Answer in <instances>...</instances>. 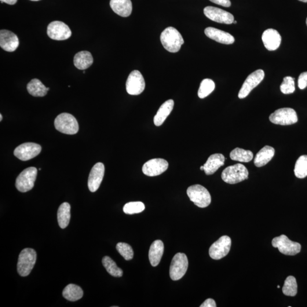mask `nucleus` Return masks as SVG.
Masks as SVG:
<instances>
[{"instance_id":"nucleus-1","label":"nucleus","mask_w":307,"mask_h":307,"mask_svg":"<svg viewBox=\"0 0 307 307\" xmlns=\"http://www.w3.org/2000/svg\"><path fill=\"white\" fill-rule=\"evenodd\" d=\"M160 41L164 49L173 53L178 52L184 43L180 32L173 27L167 28L162 32Z\"/></svg>"},{"instance_id":"nucleus-2","label":"nucleus","mask_w":307,"mask_h":307,"mask_svg":"<svg viewBox=\"0 0 307 307\" xmlns=\"http://www.w3.org/2000/svg\"><path fill=\"white\" fill-rule=\"evenodd\" d=\"M248 171L246 167L241 163L226 167L222 171L221 178L226 184H234L246 180Z\"/></svg>"},{"instance_id":"nucleus-3","label":"nucleus","mask_w":307,"mask_h":307,"mask_svg":"<svg viewBox=\"0 0 307 307\" xmlns=\"http://www.w3.org/2000/svg\"><path fill=\"white\" fill-rule=\"evenodd\" d=\"M36 260V253L32 248H25L18 258L17 271L21 276H27L33 269Z\"/></svg>"},{"instance_id":"nucleus-4","label":"nucleus","mask_w":307,"mask_h":307,"mask_svg":"<svg viewBox=\"0 0 307 307\" xmlns=\"http://www.w3.org/2000/svg\"><path fill=\"white\" fill-rule=\"evenodd\" d=\"M54 125L58 131L64 134L73 135L79 131V124L76 119L67 113L58 115L55 120Z\"/></svg>"},{"instance_id":"nucleus-5","label":"nucleus","mask_w":307,"mask_h":307,"mask_svg":"<svg viewBox=\"0 0 307 307\" xmlns=\"http://www.w3.org/2000/svg\"><path fill=\"white\" fill-rule=\"evenodd\" d=\"M187 195L191 202L199 208H206L211 203V196L209 191L199 184L190 186L187 191Z\"/></svg>"},{"instance_id":"nucleus-6","label":"nucleus","mask_w":307,"mask_h":307,"mask_svg":"<svg viewBox=\"0 0 307 307\" xmlns=\"http://www.w3.org/2000/svg\"><path fill=\"white\" fill-rule=\"evenodd\" d=\"M38 170L35 167H28L18 175L16 187L21 192H27L34 187Z\"/></svg>"},{"instance_id":"nucleus-7","label":"nucleus","mask_w":307,"mask_h":307,"mask_svg":"<svg viewBox=\"0 0 307 307\" xmlns=\"http://www.w3.org/2000/svg\"><path fill=\"white\" fill-rule=\"evenodd\" d=\"M270 122L276 125H290L298 122V116L294 109L284 108L277 109L269 117Z\"/></svg>"},{"instance_id":"nucleus-8","label":"nucleus","mask_w":307,"mask_h":307,"mask_svg":"<svg viewBox=\"0 0 307 307\" xmlns=\"http://www.w3.org/2000/svg\"><path fill=\"white\" fill-rule=\"evenodd\" d=\"M188 267L187 255L179 253L175 254L172 260L170 269V276L172 280H178L185 275Z\"/></svg>"},{"instance_id":"nucleus-9","label":"nucleus","mask_w":307,"mask_h":307,"mask_svg":"<svg viewBox=\"0 0 307 307\" xmlns=\"http://www.w3.org/2000/svg\"><path fill=\"white\" fill-rule=\"evenodd\" d=\"M272 246L278 248L281 254L287 255H295L301 250V245L292 241L286 236L281 235L272 240Z\"/></svg>"},{"instance_id":"nucleus-10","label":"nucleus","mask_w":307,"mask_h":307,"mask_svg":"<svg viewBox=\"0 0 307 307\" xmlns=\"http://www.w3.org/2000/svg\"><path fill=\"white\" fill-rule=\"evenodd\" d=\"M232 241L229 237H221L210 248L209 254L211 258L215 260H219L225 257L229 253Z\"/></svg>"},{"instance_id":"nucleus-11","label":"nucleus","mask_w":307,"mask_h":307,"mask_svg":"<svg viewBox=\"0 0 307 307\" xmlns=\"http://www.w3.org/2000/svg\"><path fill=\"white\" fill-rule=\"evenodd\" d=\"M47 34L51 39L63 41L71 37L72 32L68 25L61 21H53L47 27Z\"/></svg>"},{"instance_id":"nucleus-12","label":"nucleus","mask_w":307,"mask_h":307,"mask_svg":"<svg viewBox=\"0 0 307 307\" xmlns=\"http://www.w3.org/2000/svg\"><path fill=\"white\" fill-rule=\"evenodd\" d=\"M265 78V72L262 69L251 73L244 82L239 93V97L242 99L246 97L254 88L258 86Z\"/></svg>"},{"instance_id":"nucleus-13","label":"nucleus","mask_w":307,"mask_h":307,"mask_svg":"<svg viewBox=\"0 0 307 307\" xmlns=\"http://www.w3.org/2000/svg\"><path fill=\"white\" fill-rule=\"evenodd\" d=\"M126 89L127 92L130 95H138L144 92L145 82L140 71L134 70L130 73L127 79Z\"/></svg>"},{"instance_id":"nucleus-14","label":"nucleus","mask_w":307,"mask_h":307,"mask_svg":"<svg viewBox=\"0 0 307 307\" xmlns=\"http://www.w3.org/2000/svg\"><path fill=\"white\" fill-rule=\"evenodd\" d=\"M41 151L42 148L39 145L28 142L18 146L14 150V154L23 161H27L38 155Z\"/></svg>"},{"instance_id":"nucleus-15","label":"nucleus","mask_w":307,"mask_h":307,"mask_svg":"<svg viewBox=\"0 0 307 307\" xmlns=\"http://www.w3.org/2000/svg\"><path fill=\"white\" fill-rule=\"evenodd\" d=\"M205 16L212 21L224 24H232L235 18L231 13L214 6H207L204 9Z\"/></svg>"},{"instance_id":"nucleus-16","label":"nucleus","mask_w":307,"mask_h":307,"mask_svg":"<svg viewBox=\"0 0 307 307\" xmlns=\"http://www.w3.org/2000/svg\"><path fill=\"white\" fill-rule=\"evenodd\" d=\"M169 167V163L165 159L155 158L146 162L142 167L143 173L149 177H155L165 172Z\"/></svg>"},{"instance_id":"nucleus-17","label":"nucleus","mask_w":307,"mask_h":307,"mask_svg":"<svg viewBox=\"0 0 307 307\" xmlns=\"http://www.w3.org/2000/svg\"><path fill=\"white\" fill-rule=\"evenodd\" d=\"M104 173L105 167L101 162L97 163L92 167L88 181V185L91 192H96L99 188L104 178Z\"/></svg>"},{"instance_id":"nucleus-18","label":"nucleus","mask_w":307,"mask_h":307,"mask_svg":"<svg viewBox=\"0 0 307 307\" xmlns=\"http://www.w3.org/2000/svg\"><path fill=\"white\" fill-rule=\"evenodd\" d=\"M20 42L18 36L13 32L1 30L0 31V46L8 52H13L19 46Z\"/></svg>"},{"instance_id":"nucleus-19","label":"nucleus","mask_w":307,"mask_h":307,"mask_svg":"<svg viewBox=\"0 0 307 307\" xmlns=\"http://www.w3.org/2000/svg\"><path fill=\"white\" fill-rule=\"evenodd\" d=\"M262 39L266 49L269 51L278 49L281 41L279 32L273 29H267L263 32Z\"/></svg>"},{"instance_id":"nucleus-20","label":"nucleus","mask_w":307,"mask_h":307,"mask_svg":"<svg viewBox=\"0 0 307 307\" xmlns=\"http://www.w3.org/2000/svg\"><path fill=\"white\" fill-rule=\"evenodd\" d=\"M204 32L208 38L225 45H231L235 41L234 36L228 32L214 28H207L205 29Z\"/></svg>"},{"instance_id":"nucleus-21","label":"nucleus","mask_w":307,"mask_h":307,"mask_svg":"<svg viewBox=\"0 0 307 307\" xmlns=\"http://www.w3.org/2000/svg\"><path fill=\"white\" fill-rule=\"evenodd\" d=\"M225 160L224 156L221 154H215L211 155L204 164L205 173L207 175L214 174L219 168L224 166Z\"/></svg>"},{"instance_id":"nucleus-22","label":"nucleus","mask_w":307,"mask_h":307,"mask_svg":"<svg viewBox=\"0 0 307 307\" xmlns=\"http://www.w3.org/2000/svg\"><path fill=\"white\" fill-rule=\"evenodd\" d=\"M110 6L113 12L123 17H129L132 12L131 0H111Z\"/></svg>"},{"instance_id":"nucleus-23","label":"nucleus","mask_w":307,"mask_h":307,"mask_svg":"<svg viewBox=\"0 0 307 307\" xmlns=\"http://www.w3.org/2000/svg\"><path fill=\"white\" fill-rule=\"evenodd\" d=\"M164 251V244L162 241L156 240L152 243L150 247L149 258L151 265L158 266L162 257Z\"/></svg>"},{"instance_id":"nucleus-24","label":"nucleus","mask_w":307,"mask_h":307,"mask_svg":"<svg viewBox=\"0 0 307 307\" xmlns=\"http://www.w3.org/2000/svg\"><path fill=\"white\" fill-rule=\"evenodd\" d=\"M174 101L173 100H169L160 106L158 112L154 118V123L156 126L162 125L164 121L169 116L174 108Z\"/></svg>"},{"instance_id":"nucleus-25","label":"nucleus","mask_w":307,"mask_h":307,"mask_svg":"<svg viewBox=\"0 0 307 307\" xmlns=\"http://www.w3.org/2000/svg\"><path fill=\"white\" fill-rule=\"evenodd\" d=\"M275 154V149L269 146L263 148L256 155L254 164L256 167H261L268 164Z\"/></svg>"},{"instance_id":"nucleus-26","label":"nucleus","mask_w":307,"mask_h":307,"mask_svg":"<svg viewBox=\"0 0 307 307\" xmlns=\"http://www.w3.org/2000/svg\"><path fill=\"white\" fill-rule=\"evenodd\" d=\"M93 63L92 54L89 51H82L77 53L74 59L75 66L80 70H85Z\"/></svg>"},{"instance_id":"nucleus-27","label":"nucleus","mask_w":307,"mask_h":307,"mask_svg":"<svg viewBox=\"0 0 307 307\" xmlns=\"http://www.w3.org/2000/svg\"><path fill=\"white\" fill-rule=\"evenodd\" d=\"M28 92L34 97H43L46 95L50 90L37 79L31 80L27 85Z\"/></svg>"},{"instance_id":"nucleus-28","label":"nucleus","mask_w":307,"mask_h":307,"mask_svg":"<svg viewBox=\"0 0 307 307\" xmlns=\"http://www.w3.org/2000/svg\"><path fill=\"white\" fill-rule=\"evenodd\" d=\"M71 218V206L68 203H62L58 211V221L61 229L67 227Z\"/></svg>"},{"instance_id":"nucleus-29","label":"nucleus","mask_w":307,"mask_h":307,"mask_svg":"<svg viewBox=\"0 0 307 307\" xmlns=\"http://www.w3.org/2000/svg\"><path fill=\"white\" fill-rule=\"evenodd\" d=\"M63 296L67 301L76 302L83 297V291L77 285L70 284L64 288Z\"/></svg>"},{"instance_id":"nucleus-30","label":"nucleus","mask_w":307,"mask_h":307,"mask_svg":"<svg viewBox=\"0 0 307 307\" xmlns=\"http://www.w3.org/2000/svg\"><path fill=\"white\" fill-rule=\"evenodd\" d=\"M231 159L240 162L247 163L253 158V154L250 151L237 148L230 154Z\"/></svg>"},{"instance_id":"nucleus-31","label":"nucleus","mask_w":307,"mask_h":307,"mask_svg":"<svg viewBox=\"0 0 307 307\" xmlns=\"http://www.w3.org/2000/svg\"><path fill=\"white\" fill-rule=\"evenodd\" d=\"M102 263L106 270L112 276L114 277H122L123 276V270L119 268L117 266L116 262L108 256H105L102 258Z\"/></svg>"},{"instance_id":"nucleus-32","label":"nucleus","mask_w":307,"mask_h":307,"mask_svg":"<svg viewBox=\"0 0 307 307\" xmlns=\"http://www.w3.org/2000/svg\"><path fill=\"white\" fill-rule=\"evenodd\" d=\"M283 293L289 297H295L298 292L297 280L293 276H288L284 281L282 288Z\"/></svg>"},{"instance_id":"nucleus-33","label":"nucleus","mask_w":307,"mask_h":307,"mask_svg":"<svg viewBox=\"0 0 307 307\" xmlns=\"http://www.w3.org/2000/svg\"><path fill=\"white\" fill-rule=\"evenodd\" d=\"M294 173L298 178L303 179L307 177V155L299 157L295 164Z\"/></svg>"},{"instance_id":"nucleus-34","label":"nucleus","mask_w":307,"mask_h":307,"mask_svg":"<svg viewBox=\"0 0 307 307\" xmlns=\"http://www.w3.org/2000/svg\"><path fill=\"white\" fill-rule=\"evenodd\" d=\"M215 89V84L213 80L204 79L200 84L198 91V96L200 98L206 97L213 92Z\"/></svg>"},{"instance_id":"nucleus-35","label":"nucleus","mask_w":307,"mask_h":307,"mask_svg":"<svg viewBox=\"0 0 307 307\" xmlns=\"http://www.w3.org/2000/svg\"><path fill=\"white\" fill-rule=\"evenodd\" d=\"M145 209V204L141 202L126 203L123 208V213L127 215L140 214Z\"/></svg>"},{"instance_id":"nucleus-36","label":"nucleus","mask_w":307,"mask_h":307,"mask_svg":"<svg viewBox=\"0 0 307 307\" xmlns=\"http://www.w3.org/2000/svg\"><path fill=\"white\" fill-rule=\"evenodd\" d=\"M117 250L126 261L132 259L134 252L132 247L129 244L124 243H119L116 246Z\"/></svg>"},{"instance_id":"nucleus-37","label":"nucleus","mask_w":307,"mask_h":307,"mask_svg":"<svg viewBox=\"0 0 307 307\" xmlns=\"http://www.w3.org/2000/svg\"><path fill=\"white\" fill-rule=\"evenodd\" d=\"M280 89L281 92L285 94L294 93L295 91L294 78L291 76L285 77Z\"/></svg>"},{"instance_id":"nucleus-38","label":"nucleus","mask_w":307,"mask_h":307,"mask_svg":"<svg viewBox=\"0 0 307 307\" xmlns=\"http://www.w3.org/2000/svg\"><path fill=\"white\" fill-rule=\"evenodd\" d=\"M298 87L301 90H304L307 87V72L302 73L298 79Z\"/></svg>"},{"instance_id":"nucleus-39","label":"nucleus","mask_w":307,"mask_h":307,"mask_svg":"<svg viewBox=\"0 0 307 307\" xmlns=\"http://www.w3.org/2000/svg\"><path fill=\"white\" fill-rule=\"evenodd\" d=\"M210 1L215 3V4L227 7V8L231 5V2H230V0H210Z\"/></svg>"},{"instance_id":"nucleus-40","label":"nucleus","mask_w":307,"mask_h":307,"mask_svg":"<svg viewBox=\"0 0 307 307\" xmlns=\"http://www.w3.org/2000/svg\"><path fill=\"white\" fill-rule=\"evenodd\" d=\"M215 302L213 299H208L205 301L200 307H216Z\"/></svg>"},{"instance_id":"nucleus-41","label":"nucleus","mask_w":307,"mask_h":307,"mask_svg":"<svg viewBox=\"0 0 307 307\" xmlns=\"http://www.w3.org/2000/svg\"><path fill=\"white\" fill-rule=\"evenodd\" d=\"M2 2L6 3L9 5H14L17 2V0H0Z\"/></svg>"},{"instance_id":"nucleus-42","label":"nucleus","mask_w":307,"mask_h":307,"mask_svg":"<svg viewBox=\"0 0 307 307\" xmlns=\"http://www.w3.org/2000/svg\"><path fill=\"white\" fill-rule=\"evenodd\" d=\"M299 1L303 2H307V0H299Z\"/></svg>"},{"instance_id":"nucleus-43","label":"nucleus","mask_w":307,"mask_h":307,"mask_svg":"<svg viewBox=\"0 0 307 307\" xmlns=\"http://www.w3.org/2000/svg\"><path fill=\"white\" fill-rule=\"evenodd\" d=\"M2 120V116L1 114V115H0V121H1V122Z\"/></svg>"},{"instance_id":"nucleus-44","label":"nucleus","mask_w":307,"mask_h":307,"mask_svg":"<svg viewBox=\"0 0 307 307\" xmlns=\"http://www.w3.org/2000/svg\"><path fill=\"white\" fill-rule=\"evenodd\" d=\"M200 170H204V166H203L200 167Z\"/></svg>"},{"instance_id":"nucleus-45","label":"nucleus","mask_w":307,"mask_h":307,"mask_svg":"<svg viewBox=\"0 0 307 307\" xmlns=\"http://www.w3.org/2000/svg\"><path fill=\"white\" fill-rule=\"evenodd\" d=\"M31 1H39V0H31Z\"/></svg>"},{"instance_id":"nucleus-46","label":"nucleus","mask_w":307,"mask_h":307,"mask_svg":"<svg viewBox=\"0 0 307 307\" xmlns=\"http://www.w3.org/2000/svg\"><path fill=\"white\" fill-rule=\"evenodd\" d=\"M233 23L234 24H237V21H234Z\"/></svg>"},{"instance_id":"nucleus-47","label":"nucleus","mask_w":307,"mask_h":307,"mask_svg":"<svg viewBox=\"0 0 307 307\" xmlns=\"http://www.w3.org/2000/svg\"><path fill=\"white\" fill-rule=\"evenodd\" d=\"M83 72V74H85L86 71H84Z\"/></svg>"},{"instance_id":"nucleus-48","label":"nucleus","mask_w":307,"mask_h":307,"mask_svg":"<svg viewBox=\"0 0 307 307\" xmlns=\"http://www.w3.org/2000/svg\"><path fill=\"white\" fill-rule=\"evenodd\" d=\"M277 288H280V286H277Z\"/></svg>"},{"instance_id":"nucleus-49","label":"nucleus","mask_w":307,"mask_h":307,"mask_svg":"<svg viewBox=\"0 0 307 307\" xmlns=\"http://www.w3.org/2000/svg\"><path fill=\"white\" fill-rule=\"evenodd\" d=\"M306 24L307 25V20H306Z\"/></svg>"}]
</instances>
